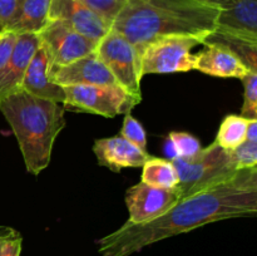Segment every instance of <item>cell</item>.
<instances>
[{
	"mask_svg": "<svg viewBox=\"0 0 257 256\" xmlns=\"http://www.w3.org/2000/svg\"><path fill=\"white\" fill-rule=\"evenodd\" d=\"M257 213V167L240 170L213 187L181 198L156 220L145 223L125 221L95 241L100 256H131L147 246L207 223L230 218L253 217Z\"/></svg>",
	"mask_w": 257,
	"mask_h": 256,
	"instance_id": "6da1fadb",
	"label": "cell"
},
{
	"mask_svg": "<svg viewBox=\"0 0 257 256\" xmlns=\"http://www.w3.org/2000/svg\"><path fill=\"white\" fill-rule=\"evenodd\" d=\"M218 12V8L197 0H127L110 29L141 53L148 43L161 38L195 37L203 40L216 29Z\"/></svg>",
	"mask_w": 257,
	"mask_h": 256,
	"instance_id": "7a4b0ae2",
	"label": "cell"
},
{
	"mask_svg": "<svg viewBox=\"0 0 257 256\" xmlns=\"http://www.w3.org/2000/svg\"><path fill=\"white\" fill-rule=\"evenodd\" d=\"M0 112L17 137L25 168L38 176L49 166L53 146L65 127V108L20 89L0 100Z\"/></svg>",
	"mask_w": 257,
	"mask_h": 256,
	"instance_id": "3957f363",
	"label": "cell"
},
{
	"mask_svg": "<svg viewBox=\"0 0 257 256\" xmlns=\"http://www.w3.org/2000/svg\"><path fill=\"white\" fill-rule=\"evenodd\" d=\"M180 183L176 190L181 198L213 187L230 180L237 170L231 152H227L213 141L210 146L190 158H173Z\"/></svg>",
	"mask_w": 257,
	"mask_h": 256,
	"instance_id": "277c9868",
	"label": "cell"
},
{
	"mask_svg": "<svg viewBox=\"0 0 257 256\" xmlns=\"http://www.w3.org/2000/svg\"><path fill=\"white\" fill-rule=\"evenodd\" d=\"M95 53L104 63L117 84L141 102V54L124 37L110 29L95 47Z\"/></svg>",
	"mask_w": 257,
	"mask_h": 256,
	"instance_id": "5b68a950",
	"label": "cell"
},
{
	"mask_svg": "<svg viewBox=\"0 0 257 256\" xmlns=\"http://www.w3.org/2000/svg\"><path fill=\"white\" fill-rule=\"evenodd\" d=\"M201 38L167 37L148 43L141 50V74H167L195 69L192 49L202 44Z\"/></svg>",
	"mask_w": 257,
	"mask_h": 256,
	"instance_id": "8992f818",
	"label": "cell"
},
{
	"mask_svg": "<svg viewBox=\"0 0 257 256\" xmlns=\"http://www.w3.org/2000/svg\"><path fill=\"white\" fill-rule=\"evenodd\" d=\"M63 88L65 92L64 108L94 113L105 118L132 112L140 103L119 85H69Z\"/></svg>",
	"mask_w": 257,
	"mask_h": 256,
	"instance_id": "52a82bcc",
	"label": "cell"
},
{
	"mask_svg": "<svg viewBox=\"0 0 257 256\" xmlns=\"http://www.w3.org/2000/svg\"><path fill=\"white\" fill-rule=\"evenodd\" d=\"M53 68L63 67L94 52L98 42L79 34L63 20H50L39 33Z\"/></svg>",
	"mask_w": 257,
	"mask_h": 256,
	"instance_id": "ba28073f",
	"label": "cell"
},
{
	"mask_svg": "<svg viewBox=\"0 0 257 256\" xmlns=\"http://www.w3.org/2000/svg\"><path fill=\"white\" fill-rule=\"evenodd\" d=\"M124 200L130 213L127 222L145 223L167 212L181 197L177 190H166L140 182L128 188Z\"/></svg>",
	"mask_w": 257,
	"mask_h": 256,
	"instance_id": "9c48e42d",
	"label": "cell"
},
{
	"mask_svg": "<svg viewBox=\"0 0 257 256\" xmlns=\"http://www.w3.org/2000/svg\"><path fill=\"white\" fill-rule=\"evenodd\" d=\"M49 20H63L79 34L95 42H99L112 28L82 0H52Z\"/></svg>",
	"mask_w": 257,
	"mask_h": 256,
	"instance_id": "30bf717a",
	"label": "cell"
},
{
	"mask_svg": "<svg viewBox=\"0 0 257 256\" xmlns=\"http://www.w3.org/2000/svg\"><path fill=\"white\" fill-rule=\"evenodd\" d=\"M50 80L62 87L69 85H118L112 73L99 59L97 53L92 52L85 57L63 67L50 70Z\"/></svg>",
	"mask_w": 257,
	"mask_h": 256,
	"instance_id": "8fae6325",
	"label": "cell"
},
{
	"mask_svg": "<svg viewBox=\"0 0 257 256\" xmlns=\"http://www.w3.org/2000/svg\"><path fill=\"white\" fill-rule=\"evenodd\" d=\"M39 45L38 34L18 35L9 59L0 69V100L22 89L25 73Z\"/></svg>",
	"mask_w": 257,
	"mask_h": 256,
	"instance_id": "7c38bea8",
	"label": "cell"
},
{
	"mask_svg": "<svg viewBox=\"0 0 257 256\" xmlns=\"http://www.w3.org/2000/svg\"><path fill=\"white\" fill-rule=\"evenodd\" d=\"M93 152L98 165L119 172L123 168H138L145 165L151 155L128 142L122 136L99 138L94 142Z\"/></svg>",
	"mask_w": 257,
	"mask_h": 256,
	"instance_id": "4fadbf2b",
	"label": "cell"
},
{
	"mask_svg": "<svg viewBox=\"0 0 257 256\" xmlns=\"http://www.w3.org/2000/svg\"><path fill=\"white\" fill-rule=\"evenodd\" d=\"M216 30L257 42V0H228L218 12Z\"/></svg>",
	"mask_w": 257,
	"mask_h": 256,
	"instance_id": "5bb4252c",
	"label": "cell"
},
{
	"mask_svg": "<svg viewBox=\"0 0 257 256\" xmlns=\"http://www.w3.org/2000/svg\"><path fill=\"white\" fill-rule=\"evenodd\" d=\"M195 54V69L217 78H238L242 79L250 72L247 65L227 48L218 44H203Z\"/></svg>",
	"mask_w": 257,
	"mask_h": 256,
	"instance_id": "9a60e30c",
	"label": "cell"
},
{
	"mask_svg": "<svg viewBox=\"0 0 257 256\" xmlns=\"http://www.w3.org/2000/svg\"><path fill=\"white\" fill-rule=\"evenodd\" d=\"M52 68L53 65L49 55L45 48L40 44L30 60L29 67L23 79L22 89L35 97L63 104L65 99L64 88L50 80Z\"/></svg>",
	"mask_w": 257,
	"mask_h": 256,
	"instance_id": "2e32d148",
	"label": "cell"
},
{
	"mask_svg": "<svg viewBox=\"0 0 257 256\" xmlns=\"http://www.w3.org/2000/svg\"><path fill=\"white\" fill-rule=\"evenodd\" d=\"M52 0H20L17 13L3 30L19 34H39L49 20Z\"/></svg>",
	"mask_w": 257,
	"mask_h": 256,
	"instance_id": "e0dca14e",
	"label": "cell"
},
{
	"mask_svg": "<svg viewBox=\"0 0 257 256\" xmlns=\"http://www.w3.org/2000/svg\"><path fill=\"white\" fill-rule=\"evenodd\" d=\"M141 182L153 187L176 190L180 183V178L172 161L151 156L142 166Z\"/></svg>",
	"mask_w": 257,
	"mask_h": 256,
	"instance_id": "ac0fdd59",
	"label": "cell"
},
{
	"mask_svg": "<svg viewBox=\"0 0 257 256\" xmlns=\"http://www.w3.org/2000/svg\"><path fill=\"white\" fill-rule=\"evenodd\" d=\"M202 44H218L235 53L248 69L257 70V42L213 30L203 39Z\"/></svg>",
	"mask_w": 257,
	"mask_h": 256,
	"instance_id": "d6986e66",
	"label": "cell"
},
{
	"mask_svg": "<svg viewBox=\"0 0 257 256\" xmlns=\"http://www.w3.org/2000/svg\"><path fill=\"white\" fill-rule=\"evenodd\" d=\"M250 119L251 118H246L241 114L226 115L218 128L215 142L227 152H232L246 141Z\"/></svg>",
	"mask_w": 257,
	"mask_h": 256,
	"instance_id": "ffe728a7",
	"label": "cell"
},
{
	"mask_svg": "<svg viewBox=\"0 0 257 256\" xmlns=\"http://www.w3.org/2000/svg\"><path fill=\"white\" fill-rule=\"evenodd\" d=\"M202 148L200 141L188 132H171L168 135V152L171 160L173 158H190L200 152Z\"/></svg>",
	"mask_w": 257,
	"mask_h": 256,
	"instance_id": "44dd1931",
	"label": "cell"
},
{
	"mask_svg": "<svg viewBox=\"0 0 257 256\" xmlns=\"http://www.w3.org/2000/svg\"><path fill=\"white\" fill-rule=\"evenodd\" d=\"M119 135L136 147L147 152V133L140 120L136 119L131 112L124 114Z\"/></svg>",
	"mask_w": 257,
	"mask_h": 256,
	"instance_id": "7402d4cb",
	"label": "cell"
},
{
	"mask_svg": "<svg viewBox=\"0 0 257 256\" xmlns=\"http://www.w3.org/2000/svg\"><path fill=\"white\" fill-rule=\"evenodd\" d=\"M241 80L243 83V104L241 115L257 119V72H250Z\"/></svg>",
	"mask_w": 257,
	"mask_h": 256,
	"instance_id": "603a6c76",
	"label": "cell"
},
{
	"mask_svg": "<svg viewBox=\"0 0 257 256\" xmlns=\"http://www.w3.org/2000/svg\"><path fill=\"white\" fill-rule=\"evenodd\" d=\"M82 2L112 25L127 0H82Z\"/></svg>",
	"mask_w": 257,
	"mask_h": 256,
	"instance_id": "cb8c5ba5",
	"label": "cell"
},
{
	"mask_svg": "<svg viewBox=\"0 0 257 256\" xmlns=\"http://www.w3.org/2000/svg\"><path fill=\"white\" fill-rule=\"evenodd\" d=\"M23 236L12 227L0 226V256H20Z\"/></svg>",
	"mask_w": 257,
	"mask_h": 256,
	"instance_id": "d4e9b609",
	"label": "cell"
},
{
	"mask_svg": "<svg viewBox=\"0 0 257 256\" xmlns=\"http://www.w3.org/2000/svg\"><path fill=\"white\" fill-rule=\"evenodd\" d=\"M237 170L257 167V142L245 141L231 152Z\"/></svg>",
	"mask_w": 257,
	"mask_h": 256,
	"instance_id": "484cf974",
	"label": "cell"
},
{
	"mask_svg": "<svg viewBox=\"0 0 257 256\" xmlns=\"http://www.w3.org/2000/svg\"><path fill=\"white\" fill-rule=\"evenodd\" d=\"M18 35L15 33L3 30L0 34V69L5 65L13 52Z\"/></svg>",
	"mask_w": 257,
	"mask_h": 256,
	"instance_id": "4316f807",
	"label": "cell"
},
{
	"mask_svg": "<svg viewBox=\"0 0 257 256\" xmlns=\"http://www.w3.org/2000/svg\"><path fill=\"white\" fill-rule=\"evenodd\" d=\"M20 0H0V27L4 29L17 13Z\"/></svg>",
	"mask_w": 257,
	"mask_h": 256,
	"instance_id": "83f0119b",
	"label": "cell"
},
{
	"mask_svg": "<svg viewBox=\"0 0 257 256\" xmlns=\"http://www.w3.org/2000/svg\"><path fill=\"white\" fill-rule=\"evenodd\" d=\"M246 141L250 142H257V119L251 118L248 122L247 133H246Z\"/></svg>",
	"mask_w": 257,
	"mask_h": 256,
	"instance_id": "f1b7e54d",
	"label": "cell"
},
{
	"mask_svg": "<svg viewBox=\"0 0 257 256\" xmlns=\"http://www.w3.org/2000/svg\"><path fill=\"white\" fill-rule=\"evenodd\" d=\"M197 2L203 3V4H207V5H211V7H215V8H218V9H221V8H223L226 4H227L228 0H197Z\"/></svg>",
	"mask_w": 257,
	"mask_h": 256,
	"instance_id": "f546056e",
	"label": "cell"
},
{
	"mask_svg": "<svg viewBox=\"0 0 257 256\" xmlns=\"http://www.w3.org/2000/svg\"><path fill=\"white\" fill-rule=\"evenodd\" d=\"M2 32H3V28L0 27V34H2Z\"/></svg>",
	"mask_w": 257,
	"mask_h": 256,
	"instance_id": "4dcf8cb0",
	"label": "cell"
}]
</instances>
